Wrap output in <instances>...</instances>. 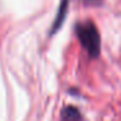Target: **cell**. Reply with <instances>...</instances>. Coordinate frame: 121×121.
I'll use <instances>...</instances> for the list:
<instances>
[{"instance_id": "obj_3", "label": "cell", "mask_w": 121, "mask_h": 121, "mask_svg": "<svg viewBox=\"0 0 121 121\" xmlns=\"http://www.w3.org/2000/svg\"><path fill=\"white\" fill-rule=\"evenodd\" d=\"M68 1L69 0H61V5H60V11H59V14H57V18L55 20V24H53V29H52V33L56 31V30L60 27V25L63 24L64 21V17L66 14V8H68Z\"/></svg>"}, {"instance_id": "obj_2", "label": "cell", "mask_w": 121, "mask_h": 121, "mask_svg": "<svg viewBox=\"0 0 121 121\" xmlns=\"http://www.w3.org/2000/svg\"><path fill=\"white\" fill-rule=\"evenodd\" d=\"M60 121H83L82 115L76 107L73 105H68L63 109L61 112V117Z\"/></svg>"}, {"instance_id": "obj_4", "label": "cell", "mask_w": 121, "mask_h": 121, "mask_svg": "<svg viewBox=\"0 0 121 121\" xmlns=\"http://www.w3.org/2000/svg\"><path fill=\"white\" fill-rule=\"evenodd\" d=\"M87 1H99V0H87Z\"/></svg>"}, {"instance_id": "obj_1", "label": "cell", "mask_w": 121, "mask_h": 121, "mask_svg": "<svg viewBox=\"0 0 121 121\" xmlns=\"http://www.w3.org/2000/svg\"><path fill=\"white\" fill-rule=\"evenodd\" d=\"M76 34L81 46L86 50L87 55L91 59H96L100 55V35L94 22L85 21L77 24Z\"/></svg>"}]
</instances>
